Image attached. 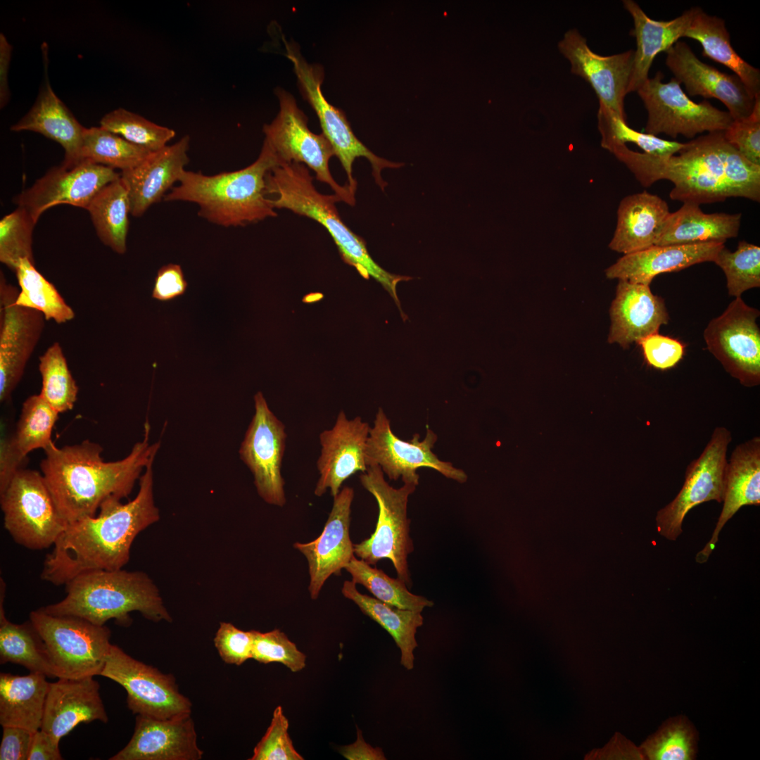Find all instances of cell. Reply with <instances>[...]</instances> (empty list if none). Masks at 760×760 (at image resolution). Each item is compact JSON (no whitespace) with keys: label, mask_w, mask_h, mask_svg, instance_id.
<instances>
[{"label":"cell","mask_w":760,"mask_h":760,"mask_svg":"<svg viewBox=\"0 0 760 760\" xmlns=\"http://www.w3.org/2000/svg\"><path fill=\"white\" fill-rule=\"evenodd\" d=\"M152 458L139 478L136 497L123 504L106 499L98 516L70 523L46 556L41 578L55 585H65L80 574L122 569L129 559L136 536L160 519L153 498Z\"/></svg>","instance_id":"obj_1"},{"label":"cell","mask_w":760,"mask_h":760,"mask_svg":"<svg viewBox=\"0 0 760 760\" xmlns=\"http://www.w3.org/2000/svg\"><path fill=\"white\" fill-rule=\"evenodd\" d=\"M150 425H144V439L125 458L105 462L102 447L89 440L58 448L52 441L44 450L42 474L63 518L72 523L96 516L109 498L128 497L141 473L156 457L160 443H149Z\"/></svg>","instance_id":"obj_2"},{"label":"cell","mask_w":760,"mask_h":760,"mask_svg":"<svg viewBox=\"0 0 760 760\" xmlns=\"http://www.w3.org/2000/svg\"><path fill=\"white\" fill-rule=\"evenodd\" d=\"M652 171L656 182L673 184V201L699 205L730 197L760 201V166L728 143L723 131L693 139L675 155L654 156Z\"/></svg>","instance_id":"obj_3"},{"label":"cell","mask_w":760,"mask_h":760,"mask_svg":"<svg viewBox=\"0 0 760 760\" xmlns=\"http://www.w3.org/2000/svg\"><path fill=\"white\" fill-rule=\"evenodd\" d=\"M279 164L264 140L258 158L250 165L214 175L185 170L163 200L196 203L200 217L222 227L257 223L277 215L266 196L265 176Z\"/></svg>","instance_id":"obj_4"},{"label":"cell","mask_w":760,"mask_h":760,"mask_svg":"<svg viewBox=\"0 0 760 760\" xmlns=\"http://www.w3.org/2000/svg\"><path fill=\"white\" fill-rule=\"evenodd\" d=\"M265 193L274 209H287L322 224L336 243L343 262L355 267L365 279L372 277L389 293L400 307L397 284L410 277L393 274L380 267L369 255L363 239L342 221L336 203V194L319 192L306 165L299 163H281L265 176Z\"/></svg>","instance_id":"obj_5"},{"label":"cell","mask_w":760,"mask_h":760,"mask_svg":"<svg viewBox=\"0 0 760 760\" xmlns=\"http://www.w3.org/2000/svg\"><path fill=\"white\" fill-rule=\"evenodd\" d=\"M65 586V597L42 607L43 611L80 617L99 626L114 619L127 626L132 623L129 613L134 611L154 622L172 621L158 589L142 571H92L78 575Z\"/></svg>","instance_id":"obj_6"},{"label":"cell","mask_w":760,"mask_h":760,"mask_svg":"<svg viewBox=\"0 0 760 760\" xmlns=\"http://www.w3.org/2000/svg\"><path fill=\"white\" fill-rule=\"evenodd\" d=\"M360 481L376 499L379 515L370 537L353 544L354 555L370 565L384 559L391 560L398 578L411 585L407 557L413 552L414 545L410 536L407 503L417 486L403 483L399 488L392 487L378 465L369 466L360 475Z\"/></svg>","instance_id":"obj_7"},{"label":"cell","mask_w":760,"mask_h":760,"mask_svg":"<svg viewBox=\"0 0 760 760\" xmlns=\"http://www.w3.org/2000/svg\"><path fill=\"white\" fill-rule=\"evenodd\" d=\"M58 678L100 676L110 652V630L80 617L55 616L42 608L30 614Z\"/></svg>","instance_id":"obj_8"},{"label":"cell","mask_w":760,"mask_h":760,"mask_svg":"<svg viewBox=\"0 0 760 760\" xmlns=\"http://www.w3.org/2000/svg\"><path fill=\"white\" fill-rule=\"evenodd\" d=\"M286 56L291 61L297 78L298 89L303 98L315 112L322 133L332 146L335 156L344 169L352 192L355 194L357 181L353 175V165L356 158H365L370 163L376 183L384 189L387 183L381 177L386 168H399L403 163L392 162L372 152L355 135L346 114L329 103L322 91L324 71L322 65L307 62L295 43L283 37Z\"/></svg>","instance_id":"obj_9"},{"label":"cell","mask_w":760,"mask_h":760,"mask_svg":"<svg viewBox=\"0 0 760 760\" xmlns=\"http://www.w3.org/2000/svg\"><path fill=\"white\" fill-rule=\"evenodd\" d=\"M279 110L274 119L263 126L265 141L272 147L280 164L299 163L315 172V178L328 184L341 199L350 206L355 204V194L346 184L340 185L329 170V162L335 156L332 146L323 133L315 134L308 127V118L298 107L294 96L281 87H276Z\"/></svg>","instance_id":"obj_10"},{"label":"cell","mask_w":760,"mask_h":760,"mask_svg":"<svg viewBox=\"0 0 760 760\" xmlns=\"http://www.w3.org/2000/svg\"><path fill=\"white\" fill-rule=\"evenodd\" d=\"M4 526L30 550L53 546L68 523L59 513L42 474L23 468L0 494Z\"/></svg>","instance_id":"obj_11"},{"label":"cell","mask_w":760,"mask_h":760,"mask_svg":"<svg viewBox=\"0 0 760 760\" xmlns=\"http://www.w3.org/2000/svg\"><path fill=\"white\" fill-rule=\"evenodd\" d=\"M664 78L663 72L658 71L637 91L647 111L645 133L692 139L704 132L725 131L733 121L728 111L715 108L709 101L690 100L674 77L667 83L663 82Z\"/></svg>","instance_id":"obj_12"},{"label":"cell","mask_w":760,"mask_h":760,"mask_svg":"<svg viewBox=\"0 0 760 760\" xmlns=\"http://www.w3.org/2000/svg\"><path fill=\"white\" fill-rule=\"evenodd\" d=\"M426 427L422 441H419V433H414L408 441H403L392 431L389 419L379 407L367 441V467L378 465L390 480L396 481L400 477L403 483L416 486L419 480L417 470L422 467L433 469L448 479L465 483L467 475L462 469L455 467L450 462L441 460L432 452L438 436Z\"/></svg>","instance_id":"obj_13"},{"label":"cell","mask_w":760,"mask_h":760,"mask_svg":"<svg viewBox=\"0 0 760 760\" xmlns=\"http://www.w3.org/2000/svg\"><path fill=\"white\" fill-rule=\"evenodd\" d=\"M100 676L122 686L133 714L165 719L191 714V703L181 694L175 677L138 661L112 645Z\"/></svg>","instance_id":"obj_14"},{"label":"cell","mask_w":760,"mask_h":760,"mask_svg":"<svg viewBox=\"0 0 760 760\" xmlns=\"http://www.w3.org/2000/svg\"><path fill=\"white\" fill-rule=\"evenodd\" d=\"M759 311L735 298L704 331L708 350L731 376L747 387L760 384Z\"/></svg>","instance_id":"obj_15"},{"label":"cell","mask_w":760,"mask_h":760,"mask_svg":"<svg viewBox=\"0 0 760 760\" xmlns=\"http://www.w3.org/2000/svg\"><path fill=\"white\" fill-rule=\"evenodd\" d=\"M731 439L728 429L715 428L701 455L689 464L681 489L656 515L657 531L661 536L676 540L683 531V521L690 510L703 502H722L726 454Z\"/></svg>","instance_id":"obj_16"},{"label":"cell","mask_w":760,"mask_h":760,"mask_svg":"<svg viewBox=\"0 0 760 760\" xmlns=\"http://www.w3.org/2000/svg\"><path fill=\"white\" fill-rule=\"evenodd\" d=\"M254 407L239 457L253 474L259 496L267 504L283 507L286 502L281 475L286 426L270 409L260 391L254 395Z\"/></svg>","instance_id":"obj_17"},{"label":"cell","mask_w":760,"mask_h":760,"mask_svg":"<svg viewBox=\"0 0 760 760\" xmlns=\"http://www.w3.org/2000/svg\"><path fill=\"white\" fill-rule=\"evenodd\" d=\"M120 177L115 169L89 160L70 167L61 165L51 167L13 202L27 210L37 223L45 210L58 204L86 209L103 187Z\"/></svg>","instance_id":"obj_18"},{"label":"cell","mask_w":760,"mask_h":760,"mask_svg":"<svg viewBox=\"0 0 760 760\" xmlns=\"http://www.w3.org/2000/svg\"><path fill=\"white\" fill-rule=\"evenodd\" d=\"M18 291L0 281V400H10L20 382L44 327V316L39 311L15 304Z\"/></svg>","instance_id":"obj_19"},{"label":"cell","mask_w":760,"mask_h":760,"mask_svg":"<svg viewBox=\"0 0 760 760\" xmlns=\"http://www.w3.org/2000/svg\"><path fill=\"white\" fill-rule=\"evenodd\" d=\"M558 49L569 61L571 72L583 78L594 89L602 105L626 120L624 99L632 71L634 50L600 56L576 29L565 32Z\"/></svg>","instance_id":"obj_20"},{"label":"cell","mask_w":760,"mask_h":760,"mask_svg":"<svg viewBox=\"0 0 760 760\" xmlns=\"http://www.w3.org/2000/svg\"><path fill=\"white\" fill-rule=\"evenodd\" d=\"M355 491L344 486L334 496L331 510L322 533L308 543L296 542L293 547L304 555L308 566V591L312 600L317 599L327 580L340 576L354 555L350 538L351 505Z\"/></svg>","instance_id":"obj_21"},{"label":"cell","mask_w":760,"mask_h":760,"mask_svg":"<svg viewBox=\"0 0 760 760\" xmlns=\"http://www.w3.org/2000/svg\"><path fill=\"white\" fill-rule=\"evenodd\" d=\"M665 52L666 65L674 78L684 84L688 95L721 101L733 120L752 113L756 97L737 75L726 74L703 63L683 42L678 41Z\"/></svg>","instance_id":"obj_22"},{"label":"cell","mask_w":760,"mask_h":760,"mask_svg":"<svg viewBox=\"0 0 760 760\" xmlns=\"http://www.w3.org/2000/svg\"><path fill=\"white\" fill-rule=\"evenodd\" d=\"M370 426L360 416L348 419L341 410L334 425L319 433L321 451L317 462L319 477L314 493L322 496L327 490L334 498L342 483L357 471L367 469L365 460Z\"/></svg>","instance_id":"obj_23"},{"label":"cell","mask_w":760,"mask_h":760,"mask_svg":"<svg viewBox=\"0 0 760 760\" xmlns=\"http://www.w3.org/2000/svg\"><path fill=\"white\" fill-rule=\"evenodd\" d=\"M198 747L191 714L160 719L137 715L127 745L110 760H198Z\"/></svg>","instance_id":"obj_24"},{"label":"cell","mask_w":760,"mask_h":760,"mask_svg":"<svg viewBox=\"0 0 760 760\" xmlns=\"http://www.w3.org/2000/svg\"><path fill=\"white\" fill-rule=\"evenodd\" d=\"M190 137H182L172 145L151 152L133 168L122 171L120 179L129 198L130 214L140 217L160 201L178 183L189 163Z\"/></svg>","instance_id":"obj_25"},{"label":"cell","mask_w":760,"mask_h":760,"mask_svg":"<svg viewBox=\"0 0 760 760\" xmlns=\"http://www.w3.org/2000/svg\"><path fill=\"white\" fill-rule=\"evenodd\" d=\"M99 688L93 676L50 683L40 729L59 742L80 723H107Z\"/></svg>","instance_id":"obj_26"},{"label":"cell","mask_w":760,"mask_h":760,"mask_svg":"<svg viewBox=\"0 0 760 760\" xmlns=\"http://www.w3.org/2000/svg\"><path fill=\"white\" fill-rule=\"evenodd\" d=\"M609 316L608 342L623 348L657 333L669 319L663 298L654 295L650 286L625 280H619Z\"/></svg>","instance_id":"obj_27"},{"label":"cell","mask_w":760,"mask_h":760,"mask_svg":"<svg viewBox=\"0 0 760 760\" xmlns=\"http://www.w3.org/2000/svg\"><path fill=\"white\" fill-rule=\"evenodd\" d=\"M722 242L653 246L623 255L605 270L608 279L650 286L657 275L677 272L692 265L714 262Z\"/></svg>","instance_id":"obj_28"},{"label":"cell","mask_w":760,"mask_h":760,"mask_svg":"<svg viewBox=\"0 0 760 760\" xmlns=\"http://www.w3.org/2000/svg\"><path fill=\"white\" fill-rule=\"evenodd\" d=\"M723 505L709 541L695 556L699 564L706 562L718 542L727 521L743 506L760 504V438L755 436L739 444L727 461Z\"/></svg>","instance_id":"obj_29"},{"label":"cell","mask_w":760,"mask_h":760,"mask_svg":"<svg viewBox=\"0 0 760 760\" xmlns=\"http://www.w3.org/2000/svg\"><path fill=\"white\" fill-rule=\"evenodd\" d=\"M671 212L667 203L647 191L624 197L609 248L623 255L655 246Z\"/></svg>","instance_id":"obj_30"},{"label":"cell","mask_w":760,"mask_h":760,"mask_svg":"<svg viewBox=\"0 0 760 760\" xmlns=\"http://www.w3.org/2000/svg\"><path fill=\"white\" fill-rule=\"evenodd\" d=\"M84 129L56 95L47 78L30 110L11 127L13 132L32 131L58 142L65 152L61 165L66 167L82 160Z\"/></svg>","instance_id":"obj_31"},{"label":"cell","mask_w":760,"mask_h":760,"mask_svg":"<svg viewBox=\"0 0 760 760\" xmlns=\"http://www.w3.org/2000/svg\"><path fill=\"white\" fill-rule=\"evenodd\" d=\"M623 4L633 18L634 28L631 34L636 39L634 57L627 94L637 91L649 78V71L656 56L666 51L679 38L683 37L695 13L696 7L685 11L680 16L658 21L649 18L633 0Z\"/></svg>","instance_id":"obj_32"},{"label":"cell","mask_w":760,"mask_h":760,"mask_svg":"<svg viewBox=\"0 0 760 760\" xmlns=\"http://www.w3.org/2000/svg\"><path fill=\"white\" fill-rule=\"evenodd\" d=\"M741 213H704L699 205L683 203L671 213L655 246L706 242L725 243L738 235Z\"/></svg>","instance_id":"obj_33"},{"label":"cell","mask_w":760,"mask_h":760,"mask_svg":"<svg viewBox=\"0 0 760 760\" xmlns=\"http://www.w3.org/2000/svg\"><path fill=\"white\" fill-rule=\"evenodd\" d=\"M43 673H0V724L36 732L41 728L49 683Z\"/></svg>","instance_id":"obj_34"},{"label":"cell","mask_w":760,"mask_h":760,"mask_svg":"<svg viewBox=\"0 0 760 760\" xmlns=\"http://www.w3.org/2000/svg\"><path fill=\"white\" fill-rule=\"evenodd\" d=\"M343 595L353 601L371 619L379 624L393 638L400 650V664L407 670L414 667V650L418 646L415 635L424 623L422 612L403 609L386 604L358 591L352 581H345Z\"/></svg>","instance_id":"obj_35"},{"label":"cell","mask_w":760,"mask_h":760,"mask_svg":"<svg viewBox=\"0 0 760 760\" xmlns=\"http://www.w3.org/2000/svg\"><path fill=\"white\" fill-rule=\"evenodd\" d=\"M683 37L695 39L702 46V55L720 63L735 72L751 94L760 95V71L734 50L725 21L709 15L696 7L692 21Z\"/></svg>","instance_id":"obj_36"},{"label":"cell","mask_w":760,"mask_h":760,"mask_svg":"<svg viewBox=\"0 0 760 760\" xmlns=\"http://www.w3.org/2000/svg\"><path fill=\"white\" fill-rule=\"evenodd\" d=\"M0 662L20 664L30 672L56 678L46 645L29 620L16 624L7 619L4 609L6 584L0 581Z\"/></svg>","instance_id":"obj_37"},{"label":"cell","mask_w":760,"mask_h":760,"mask_svg":"<svg viewBox=\"0 0 760 760\" xmlns=\"http://www.w3.org/2000/svg\"><path fill=\"white\" fill-rule=\"evenodd\" d=\"M86 210L101 241L118 254L127 251L130 203L120 177L103 187Z\"/></svg>","instance_id":"obj_38"},{"label":"cell","mask_w":760,"mask_h":760,"mask_svg":"<svg viewBox=\"0 0 760 760\" xmlns=\"http://www.w3.org/2000/svg\"><path fill=\"white\" fill-rule=\"evenodd\" d=\"M15 274L20 289L16 305L37 310L46 320L53 319L58 324L65 323L75 317L72 308L30 260H20Z\"/></svg>","instance_id":"obj_39"},{"label":"cell","mask_w":760,"mask_h":760,"mask_svg":"<svg viewBox=\"0 0 760 760\" xmlns=\"http://www.w3.org/2000/svg\"><path fill=\"white\" fill-rule=\"evenodd\" d=\"M345 569L354 583L363 585L376 599L386 604L419 612L425 607L433 606V602L425 597L410 592L407 584L400 578H391L383 570L372 567L355 556Z\"/></svg>","instance_id":"obj_40"},{"label":"cell","mask_w":760,"mask_h":760,"mask_svg":"<svg viewBox=\"0 0 760 760\" xmlns=\"http://www.w3.org/2000/svg\"><path fill=\"white\" fill-rule=\"evenodd\" d=\"M151 152L103 127L84 129L82 158L125 171L139 165Z\"/></svg>","instance_id":"obj_41"},{"label":"cell","mask_w":760,"mask_h":760,"mask_svg":"<svg viewBox=\"0 0 760 760\" xmlns=\"http://www.w3.org/2000/svg\"><path fill=\"white\" fill-rule=\"evenodd\" d=\"M39 369L42 381L39 394L58 413L72 410L79 388L58 342L40 356Z\"/></svg>","instance_id":"obj_42"},{"label":"cell","mask_w":760,"mask_h":760,"mask_svg":"<svg viewBox=\"0 0 760 760\" xmlns=\"http://www.w3.org/2000/svg\"><path fill=\"white\" fill-rule=\"evenodd\" d=\"M58 412L40 395H32L23 404L15 433V445L24 456L31 451L45 450L52 442L51 433Z\"/></svg>","instance_id":"obj_43"},{"label":"cell","mask_w":760,"mask_h":760,"mask_svg":"<svg viewBox=\"0 0 760 760\" xmlns=\"http://www.w3.org/2000/svg\"><path fill=\"white\" fill-rule=\"evenodd\" d=\"M100 126L151 152L167 146L176 134L174 129L122 108L106 114L100 121Z\"/></svg>","instance_id":"obj_44"},{"label":"cell","mask_w":760,"mask_h":760,"mask_svg":"<svg viewBox=\"0 0 760 760\" xmlns=\"http://www.w3.org/2000/svg\"><path fill=\"white\" fill-rule=\"evenodd\" d=\"M597 127L602 137V147L611 143L626 144L631 142L636 144L645 153L671 156L685 146V143L665 140L638 132L628 125L626 120L602 105H599L597 111Z\"/></svg>","instance_id":"obj_45"},{"label":"cell","mask_w":760,"mask_h":760,"mask_svg":"<svg viewBox=\"0 0 760 760\" xmlns=\"http://www.w3.org/2000/svg\"><path fill=\"white\" fill-rule=\"evenodd\" d=\"M696 733L685 717L671 718L642 745L643 756L650 760L695 759Z\"/></svg>","instance_id":"obj_46"},{"label":"cell","mask_w":760,"mask_h":760,"mask_svg":"<svg viewBox=\"0 0 760 760\" xmlns=\"http://www.w3.org/2000/svg\"><path fill=\"white\" fill-rule=\"evenodd\" d=\"M714 262L721 268L727 280L728 294L741 297L746 291L760 286V247L745 241L732 252L725 246Z\"/></svg>","instance_id":"obj_47"},{"label":"cell","mask_w":760,"mask_h":760,"mask_svg":"<svg viewBox=\"0 0 760 760\" xmlns=\"http://www.w3.org/2000/svg\"><path fill=\"white\" fill-rule=\"evenodd\" d=\"M36 224L28 211L21 207L0 221V261L14 272L23 258L34 263L32 232Z\"/></svg>","instance_id":"obj_48"},{"label":"cell","mask_w":760,"mask_h":760,"mask_svg":"<svg viewBox=\"0 0 760 760\" xmlns=\"http://www.w3.org/2000/svg\"><path fill=\"white\" fill-rule=\"evenodd\" d=\"M253 632L252 659L262 664L278 662L292 672H298L305 666V654L296 644L279 629L261 633Z\"/></svg>","instance_id":"obj_49"},{"label":"cell","mask_w":760,"mask_h":760,"mask_svg":"<svg viewBox=\"0 0 760 760\" xmlns=\"http://www.w3.org/2000/svg\"><path fill=\"white\" fill-rule=\"evenodd\" d=\"M289 721L278 706L264 736L256 745L250 760H303L295 749L289 733Z\"/></svg>","instance_id":"obj_50"},{"label":"cell","mask_w":760,"mask_h":760,"mask_svg":"<svg viewBox=\"0 0 760 760\" xmlns=\"http://www.w3.org/2000/svg\"><path fill=\"white\" fill-rule=\"evenodd\" d=\"M723 134L747 160L760 166V95L756 96L752 113L744 119L733 120Z\"/></svg>","instance_id":"obj_51"},{"label":"cell","mask_w":760,"mask_h":760,"mask_svg":"<svg viewBox=\"0 0 760 760\" xmlns=\"http://www.w3.org/2000/svg\"><path fill=\"white\" fill-rule=\"evenodd\" d=\"M253 631H244L233 624L221 622L214 638V644L222 659L227 664L239 666L252 659Z\"/></svg>","instance_id":"obj_52"},{"label":"cell","mask_w":760,"mask_h":760,"mask_svg":"<svg viewBox=\"0 0 760 760\" xmlns=\"http://www.w3.org/2000/svg\"><path fill=\"white\" fill-rule=\"evenodd\" d=\"M637 343L641 346L648 365L663 370L677 365L685 352V346L680 341L658 333L652 334Z\"/></svg>","instance_id":"obj_53"},{"label":"cell","mask_w":760,"mask_h":760,"mask_svg":"<svg viewBox=\"0 0 760 760\" xmlns=\"http://www.w3.org/2000/svg\"><path fill=\"white\" fill-rule=\"evenodd\" d=\"M187 288L181 265L169 263L158 270L151 297L162 302L170 301L183 296Z\"/></svg>","instance_id":"obj_54"},{"label":"cell","mask_w":760,"mask_h":760,"mask_svg":"<svg viewBox=\"0 0 760 760\" xmlns=\"http://www.w3.org/2000/svg\"><path fill=\"white\" fill-rule=\"evenodd\" d=\"M0 745V760H27L34 732L4 726Z\"/></svg>","instance_id":"obj_55"},{"label":"cell","mask_w":760,"mask_h":760,"mask_svg":"<svg viewBox=\"0 0 760 760\" xmlns=\"http://www.w3.org/2000/svg\"><path fill=\"white\" fill-rule=\"evenodd\" d=\"M27 457L18 449L10 436L1 441L0 450V494L4 492L15 474L23 467Z\"/></svg>","instance_id":"obj_56"},{"label":"cell","mask_w":760,"mask_h":760,"mask_svg":"<svg viewBox=\"0 0 760 760\" xmlns=\"http://www.w3.org/2000/svg\"><path fill=\"white\" fill-rule=\"evenodd\" d=\"M59 742L42 729L32 737L27 760H61Z\"/></svg>","instance_id":"obj_57"},{"label":"cell","mask_w":760,"mask_h":760,"mask_svg":"<svg viewBox=\"0 0 760 760\" xmlns=\"http://www.w3.org/2000/svg\"><path fill=\"white\" fill-rule=\"evenodd\" d=\"M339 752L349 760H384L385 755L381 748L373 747L367 744L357 728V740L349 745L341 747Z\"/></svg>","instance_id":"obj_58"},{"label":"cell","mask_w":760,"mask_h":760,"mask_svg":"<svg viewBox=\"0 0 760 760\" xmlns=\"http://www.w3.org/2000/svg\"><path fill=\"white\" fill-rule=\"evenodd\" d=\"M12 46L3 33L0 34V107L4 108L9 101L8 72Z\"/></svg>","instance_id":"obj_59"}]
</instances>
